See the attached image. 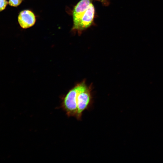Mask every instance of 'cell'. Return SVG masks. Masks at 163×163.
<instances>
[{"label": "cell", "mask_w": 163, "mask_h": 163, "mask_svg": "<svg viewBox=\"0 0 163 163\" xmlns=\"http://www.w3.org/2000/svg\"><path fill=\"white\" fill-rule=\"evenodd\" d=\"M86 85L85 81L78 84L71 89L64 97L61 107L68 117H76L77 111V96Z\"/></svg>", "instance_id": "obj_1"}, {"label": "cell", "mask_w": 163, "mask_h": 163, "mask_svg": "<svg viewBox=\"0 0 163 163\" xmlns=\"http://www.w3.org/2000/svg\"><path fill=\"white\" fill-rule=\"evenodd\" d=\"M91 86L86 85L79 93L77 98V111L76 118L77 120H81L82 113L88 109L92 103L91 93Z\"/></svg>", "instance_id": "obj_2"}, {"label": "cell", "mask_w": 163, "mask_h": 163, "mask_svg": "<svg viewBox=\"0 0 163 163\" xmlns=\"http://www.w3.org/2000/svg\"><path fill=\"white\" fill-rule=\"evenodd\" d=\"M91 3V0H81L74 7L72 12V30H76L82 18Z\"/></svg>", "instance_id": "obj_3"}, {"label": "cell", "mask_w": 163, "mask_h": 163, "mask_svg": "<svg viewBox=\"0 0 163 163\" xmlns=\"http://www.w3.org/2000/svg\"><path fill=\"white\" fill-rule=\"evenodd\" d=\"M18 21L20 27L24 29L33 26L36 21V17L34 13L29 9L21 11L18 16Z\"/></svg>", "instance_id": "obj_4"}, {"label": "cell", "mask_w": 163, "mask_h": 163, "mask_svg": "<svg viewBox=\"0 0 163 163\" xmlns=\"http://www.w3.org/2000/svg\"><path fill=\"white\" fill-rule=\"evenodd\" d=\"M95 9L91 3L82 18L76 30L81 34L83 30L89 27L92 23L94 17Z\"/></svg>", "instance_id": "obj_5"}, {"label": "cell", "mask_w": 163, "mask_h": 163, "mask_svg": "<svg viewBox=\"0 0 163 163\" xmlns=\"http://www.w3.org/2000/svg\"><path fill=\"white\" fill-rule=\"evenodd\" d=\"M24 0H9L8 4L11 6L17 7L19 6Z\"/></svg>", "instance_id": "obj_6"}, {"label": "cell", "mask_w": 163, "mask_h": 163, "mask_svg": "<svg viewBox=\"0 0 163 163\" xmlns=\"http://www.w3.org/2000/svg\"><path fill=\"white\" fill-rule=\"evenodd\" d=\"M8 4V2L7 0H0V12L5 9Z\"/></svg>", "instance_id": "obj_7"}, {"label": "cell", "mask_w": 163, "mask_h": 163, "mask_svg": "<svg viewBox=\"0 0 163 163\" xmlns=\"http://www.w3.org/2000/svg\"><path fill=\"white\" fill-rule=\"evenodd\" d=\"M101 2L105 5H107L109 4L107 0H96Z\"/></svg>", "instance_id": "obj_8"}]
</instances>
